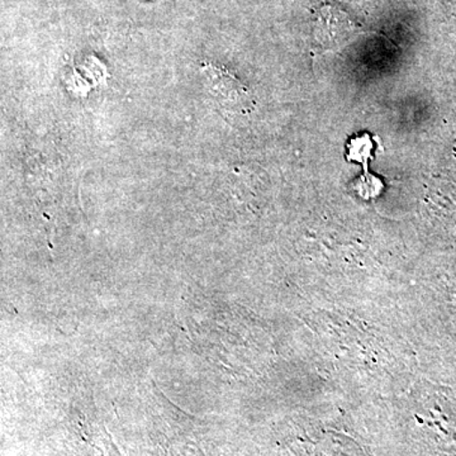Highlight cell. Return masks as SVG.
I'll return each mask as SVG.
<instances>
[{
	"label": "cell",
	"instance_id": "cell-1",
	"mask_svg": "<svg viewBox=\"0 0 456 456\" xmlns=\"http://www.w3.org/2000/svg\"><path fill=\"white\" fill-rule=\"evenodd\" d=\"M209 94L216 99L221 110L230 113L248 112L253 103L248 89L224 69L207 64L202 68Z\"/></svg>",
	"mask_w": 456,
	"mask_h": 456
},
{
	"label": "cell",
	"instance_id": "cell-2",
	"mask_svg": "<svg viewBox=\"0 0 456 456\" xmlns=\"http://www.w3.org/2000/svg\"><path fill=\"white\" fill-rule=\"evenodd\" d=\"M358 31L350 18L344 16L335 8H323L321 11L316 27V41L323 50L338 49L353 38Z\"/></svg>",
	"mask_w": 456,
	"mask_h": 456
}]
</instances>
